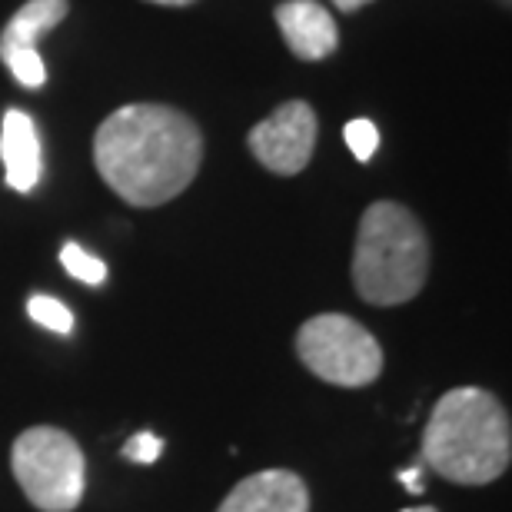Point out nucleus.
I'll return each mask as SVG.
<instances>
[{"mask_svg": "<svg viewBox=\"0 0 512 512\" xmlns=\"http://www.w3.org/2000/svg\"><path fill=\"white\" fill-rule=\"evenodd\" d=\"M200 163V127L167 104H127L94 133V167L130 207H163L180 197Z\"/></svg>", "mask_w": 512, "mask_h": 512, "instance_id": "nucleus-1", "label": "nucleus"}, {"mask_svg": "<svg viewBox=\"0 0 512 512\" xmlns=\"http://www.w3.org/2000/svg\"><path fill=\"white\" fill-rule=\"evenodd\" d=\"M512 459L509 413L489 389L456 386L439 396L423 429V463L456 486L496 483Z\"/></svg>", "mask_w": 512, "mask_h": 512, "instance_id": "nucleus-2", "label": "nucleus"}, {"mask_svg": "<svg viewBox=\"0 0 512 512\" xmlns=\"http://www.w3.org/2000/svg\"><path fill=\"white\" fill-rule=\"evenodd\" d=\"M426 273L429 240L416 213L393 200L366 207L353 250L356 293L373 306H399L423 290Z\"/></svg>", "mask_w": 512, "mask_h": 512, "instance_id": "nucleus-3", "label": "nucleus"}, {"mask_svg": "<svg viewBox=\"0 0 512 512\" xmlns=\"http://www.w3.org/2000/svg\"><path fill=\"white\" fill-rule=\"evenodd\" d=\"M14 479L40 512H74L87 489V459L77 439L57 426H30L10 449Z\"/></svg>", "mask_w": 512, "mask_h": 512, "instance_id": "nucleus-4", "label": "nucleus"}, {"mask_svg": "<svg viewBox=\"0 0 512 512\" xmlns=\"http://www.w3.org/2000/svg\"><path fill=\"white\" fill-rule=\"evenodd\" d=\"M296 356L316 380L360 389L380 380L383 346L360 320L343 313H320L296 333Z\"/></svg>", "mask_w": 512, "mask_h": 512, "instance_id": "nucleus-5", "label": "nucleus"}, {"mask_svg": "<svg viewBox=\"0 0 512 512\" xmlns=\"http://www.w3.org/2000/svg\"><path fill=\"white\" fill-rule=\"evenodd\" d=\"M250 153L276 177L306 170L316 147V114L306 100H286L247 133Z\"/></svg>", "mask_w": 512, "mask_h": 512, "instance_id": "nucleus-6", "label": "nucleus"}, {"mask_svg": "<svg viewBox=\"0 0 512 512\" xmlns=\"http://www.w3.org/2000/svg\"><path fill=\"white\" fill-rule=\"evenodd\" d=\"M70 14V0H27L14 17L7 20L0 34V60L14 74L20 87L37 90L44 87L47 67L44 57L37 54L40 37H47L60 20Z\"/></svg>", "mask_w": 512, "mask_h": 512, "instance_id": "nucleus-7", "label": "nucleus"}, {"mask_svg": "<svg viewBox=\"0 0 512 512\" xmlns=\"http://www.w3.org/2000/svg\"><path fill=\"white\" fill-rule=\"evenodd\" d=\"M217 512H310V489L290 469H263L240 479Z\"/></svg>", "mask_w": 512, "mask_h": 512, "instance_id": "nucleus-8", "label": "nucleus"}, {"mask_svg": "<svg viewBox=\"0 0 512 512\" xmlns=\"http://www.w3.org/2000/svg\"><path fill=\"white\" fill-rule=\"evenodd\" d=\"M276 27L300 60H323L340 47V27L316 0H283L276 7Z\"/></svg>", "mask_w": 512, "mask_h": 512, "instance_id": "nucleus-9", "label": "nucleus"}, {"mask_svg": "<svg viewBox=\"0 0 512 512\" xmlns=\"http://www.w3.org/2000/svg\"><path fill=\"white\" fill-rule=\"evenodd\" d=\"M0 160H4V180L10 190L30 193L40 183V173H44L40 133L30 114L17 107H10L0 124Z\"/></svg>", "mask_w": 512, "mask_h": 512, "instance_id": "nucleus-10", "label": "nucleus"}, {"mask_svg": "<svg viewBox=\"0 0 512 512\" xmlns=\"http://www.w3.org/2000/svg\"><path fill=\"white\" fill-rule=\"evenodd\" d=\"M27 313H30V320H34L37 326H47V330H54L60 336L74 333V313H70L67 306L57 300V296L34 293L27 300Z\"/></svg>", "mask_w": 512, "mask_h": 512, "instance_id": "nucleus-11", "label": "nucleus"}, {"mask_svg": "<svg viewBox=\"0 0 512 512\" xmlns=\"http://www.w3.org/2000/svg\"><path fill=\"white\" fill-rule=\"evenodd\" d=\"M60 263H64V270L74 276V280L87 283V286H100L107 280V263L97 260V256H90L80 243H64Z\"/></svg>", "mask_w": 512, "mask_h": 512, "instance_id": "nucleus-12", "label": "nucleus"}, {"mask_svg": "<svg viewBox=\"0 0 512 512\" xmlns=\"http://www.w3.org/2000/svg\"><path fill=\"white\" fill-rule=\"evenodd\" d=\"M343 137H346V147L353 150V157L360 160V163L373 160L376 147H380V130H376L373 120H366V117L350 120L346 130H343Z\"/></svg>", "mask_w": 512, "mask_h": 512, "instance_id": "nucleus-13", "label": "nucleus"}, {"mask_svg": "<svg viewBox=\"0 0 512 512\" xmlns=\"http://www.w3.org/2000/svg\"><path fill=\"white\" fill-rule=\"evenodd\" d=\"M160 453H163V439L157 433H150V429H143V433H137L124 446V456L133 459V463H157Z\"/></svg>", "mask_w": 512, "mask_h": 512, "instance_id": "nucleus-14", "label": "nucleus"}, {"mask_svg": "<svg viewBox=\"0 0 512 512\" xmlns=\"http://www.w3.org/2000/svg\"><path fill=\"white\" fill-rule=\"evenodd\" d=\"M403 483H406V489H409V493H423V469H419V473H416V469H413V473H403Z\"/></svg>", "mask_w": 512, "mask_h": 512, "instance_id": "nucleus-15", "label": "nucleus"}, {"mask_svg": "<svg viewBox=\"0 0 512 512\" xmlns=\"http://www.w3.org/2000/svg\"><path fill=\"white\" fill-rule=\"evenodd\" d=\"M336 7L343 10V14H353V10H360V7H366V4H373V0H333Z\"/></svg>", "mask_w": 512, "mask_h": 512, "instance_id": "nucleus-16", "label": "nucleus"}, {"mask_svg": "<svg viewBox=\"0 0 512 512\" xmlns=\"http://www.w3.org/2000/svg\"><path fill=\"white\" fill-rule=\"evenodd\" d=\"M147 4H160V7H190L193 0H147Z\"/></svg>", "mask_w": 512, "mask_h": 512, "instance_id": "nucleus-17", "label": "nucleus"}, {"mask_svg": "<svg viewBox=\"0 0 512 512\" xmlns=\"http://www.w3.org/2000/svg\"><path fill=\"white\" fill-rule=\"evenodd\" d=\"M406 512H416V509H406ZM419 512H436V509H419Z\"/></svg>", "mask_w": 512, "mask_h": 512, "instance_id": "nucleus-18", "label": "nucleus"}]
</instances>
